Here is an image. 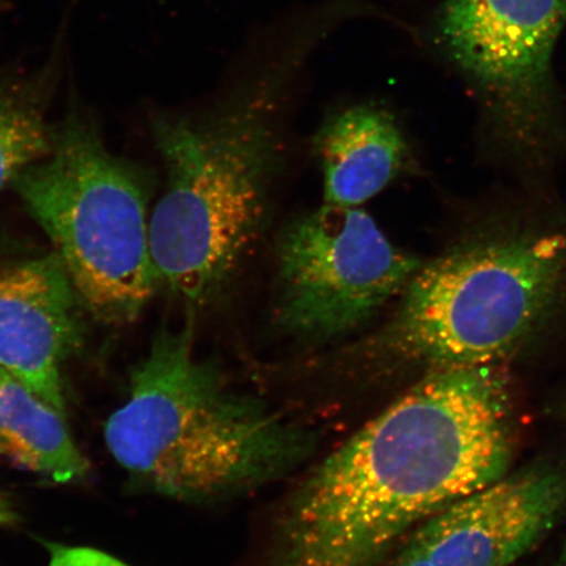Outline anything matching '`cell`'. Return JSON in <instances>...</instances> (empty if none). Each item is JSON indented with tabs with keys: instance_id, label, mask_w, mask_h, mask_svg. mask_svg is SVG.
<instances>
[{
	"instance_id": "6",
	"label": "cell",
	"mask_w": 566,
	"mask_h": 566,
	"mask_svg": "<svg viewBox=\"0 0 566 566\" xmlns=\"http://www.w3.org/2000/svg\"><path fill=\"white\" fill-rule=\"evenodd\" d=\"M421 265L365 211L325 203L282 232L275 324L303 343L336 342L378 315Z\"/></svg>"
},
{
	"instance_id": "4",
	"label": "cell",
	"mask_w": 566,
	"mask_h": 566,
	"mask_svg": "<svg viewBox=\"0 0 566 566\" xmlns=\"http://www.w3.org/2000/svg\"><path fill=\"white\" fill-rule=\"evenodd\" d=\"M566 304V235L506 232L421 265L373 338L381 357L431 369L495 365Z\"/></svg>"
},
{
	"instance_id": "14",
	"label": "cell",
	"mask_w": 566,
	"mask_h": 566,
	"mask_svg": "<svg viewBox=\"0 0 566 566\" xmlns=\"http://www.w3.org/2000/svg\"><path fill=\"white\" fill-rule=\"evenodd\" d=\"M15 520V514H13L9 505L0 499V525H12Z\"/></svg>"
},
{
	"instance_id": "1",
	"label": "cell",
	"mask_w": 566,
	"mask_h": 566,
	"mask_svg": "<svg viewBox=\"0 0 566 566\" xmlns=\"http://www.w3.org/2000/svg\"><path fill=\"white\" fill-rule=\"evenodd\" d=\"M512 458L504 374L431 369L294 488L266 566H379L410 530L504 478Z\"/></svg>"
},
{
	"instance_id": "3",
	"label": "cell",
	"mask_w": 566,
	"mask_h": 566,
	"mask_svg": "<svg viewBox=\"0 0 566 566\" xmlns=\"http://www.w3.org/2000/svg\"><path fill=\"white\" fill-rule=\"evenodd\" d=\"M127 400L105 424L116 462L147 490L188 504L252 493L314 455V431L232 388L219 366L197 357L195 310L161 328L134 369Z\"/></svg>"
},
{
	"instance_id": "7",
	"label": "cell",
	"mask_w": 566,
	"mask_h": 566,
	"mask_svg": "<svg viewBox=\"0 0 566 566\" xmlns=\"http://www.w3.org/2000/svg\"><path fill=\"white\" fill-rule=\"evenodd\" d=\"M566 0H446L434 24L449 59L522 142L549 119L551 62Z\"/></svg>"
},
{
	"instance_id": "13",
	"label": "cell",
	"mask_w": 566,
	"mask_h": 566,
	"mask_svg": "<svg viewBox=\"0 0 566 566\" xmlns=\"http://www.w3.org/2000/svg\"><path fill=\"white\" fill-rule=\"evenodd\" d=\"M51 566H130L102 551L87 547H53Z\"/></svg>"
},
{
	"instance_id": "2",
	"label": "cell",
	"mask_w": 566,
	"mask_h": 566,
	"mask_svg": "<svg viewBox=\"0 0 566 566\" xmlns=\"http://www.w3.org/2000/svg\"><path fill=\"white\" fill-rule=\"evenodd\" d=\"M337 27L321 7L301 13L221 101L154 118L167 184L150 218L151 256L160 283L188 308L214 301L258 243L280 167L289 88Z\"/></svg>"
},
{
	"instance_id": "15",
	"label": "cell",
	"mask_w": 566,
	"mask_h": 566,
	"mask_svg": "<svg viewBox=\"0 0 566 566\" xmlns=\"http://www.w3.org/2000/svg\"><path fill=\"white\" fill-rule=\"evenodd\" d=\"M562 566H566V548H565V552H564Z\"/></svg>"
},
{
	"instance_id": "12",
	"label": "cell",
	"mask_w": 566,
	"mask_h": 566,
	"mask_svg": "<svg viewBox=\"0 0 566 566\" xmlns=\"http://www.w3.org/2000/svg\"><path fill=\"white\" fill-rule=\"evenodd\" d=\"M44 65L31 73L0 76V192L53 148L48 106L67 53V28H61Z\"/></svg>"
},
{
	"instance_id": "16",
	"label": "cell",
	"mask_w": 566,
	"mask_h": 566,
	"mask_svg": "<svg viewBox=\"0 0 566 566\" xmlns=\"http://www.w3.org/2000/svg\"><path fill=\"white\" fill-rule=\"evenodd\" d=\"M3 0H0V12H2Z\"/></svg>"
},
{
	"instance_id": "10",
	"label": "cell",
	"mask_w": 566,
	"mask_h": 566,
	"mask_svg": "<svg viewBox=\"0 0 566 566\" xmlns=\"http://www.w3.org/2000/svg\"><path fill=\"white\" fill-rule=\"evenodd\" d=\"M324 200L357 208L371 200L408 165L409 150L395 117L384 106L357 103L325 119L315 138Z\"/></svg>"
},
{
	"instance_id": "8",
	"label": "cell",
	"mask_w": 566,
	"mask_h": 566,
	"mask_svg": "<svg viewBox=\"0 0 566 566\" xmlns=\"http://www.w3.org/2000/svg\"><path fill=\"white\" fill-rule=\"evenodd\" d=\"M566 507V471L534 465L454 502L417 527L431 566H512L556 525Z\"/></svg>"
},
{
	"instance_id": "9",
	"label": "cell",
	"mask_w": 566,
	"mask_h": 566,
	"mask_svg": "<svg viewBox=\"0 0 566 566\" xmlns=\"http://www.w3.org/2000/svg\"><path fill=\"white\" fill-rule=\"evenodd\" d=\"M84 311L56 252L0 265V367L62 415L63 369L84 344Z\"/></svg>"
},
{
	"instance_id": "5",
	"label": "cell",
	"mask_w": 566,
	"mask_h": 566,
	"mask_svg": "<svg viewBox=\"0 0 566 566\" xmlns=\"http://www.w3.org/2000/svg\"><path fill=\"white\" fill-rule=\"evenodd\" d=\"M11 186L51 238L86 313L113 327L136 322L160 283L150 189L136 166L105 146L95 119L73 104L54 127L51 154Z\"/></svg>"
},
{
	"instance_id": "11",
	"label": "cell",
	"mask_w": 566,
	"mask_h": 566,
	"mask_svg": "<svg viewBox=\"0 0 566 566\" xmlns=\"http://www.w3.org/2000/svg\"><path fill=\"white\" fill-rule=\"evenodd\" d=\"M0 455L54 483H74L88 463L62 415L30 387L0 367Z\"/></svg>"
}]
</instances>
